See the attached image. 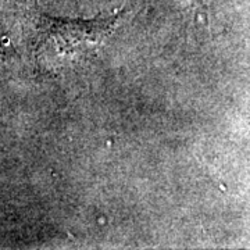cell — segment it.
<instances>
[{
  "label": "cell",
  "instance_id": "cell-1",
  "mask_svg": "<svg viewBox=\"0 0 250 250\" xmlns=\"http://www.w3.org/2000/svg\"><path fill=\"white\" fill-rule=\"evenodd\" d=\"M17 64V53L0 24V75H7Z\"/></svg>",
  "mask_w": 250,
  "mask_h": 250
}]
</instances>
